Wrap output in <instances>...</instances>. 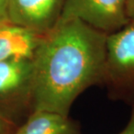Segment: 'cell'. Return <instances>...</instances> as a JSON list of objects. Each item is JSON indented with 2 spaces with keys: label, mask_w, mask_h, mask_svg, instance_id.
I'll return each mask as SVG.
<instances>
[{
  "label": "cell",
  "mask_w": 134,
  "mask_h": 134,
  "mask_svg": "<svg viewBox=\"0 0 134 134\" xmlns=\"http://www.w3.org/2000/svg\"><path fill=\"white\" fill-rule=\"evenodd\" d=\"M106 37L77 18H60L32 58L33 111L69 116L76 98L103 81Z\"/></svg>",
  "instance_id": "6da1fadb"
},
{
  "label": "cell",
  "mask_w": 134,
  "mask_h": 134,
  "mask_svg": "<svg viewBox=\"0 0 134 134\" xmlns=\"http://www.w3.org/2000/svg\"><path fill=\"white\" fill-rule=\"evenodd\" d=\"M102 82L112 99L134 101V19L107 34Z\"/></svg>",
  "instance_id": "7a4b0ae2"
},
{
  "label": "cell",
  "mask_w": 134,
  "mask_h": 134,
  "mask_svg": "<svg viewBox=\"0 0 134 134\" xmlns=\"http://www.w3.org/2000/svg\"><path fill=\"white\" fill-rule=\"evenodd\" d=\"M61 18H77L106 34L119 30L131 20L126 0H65Z\"/></svg>",
  "instance_id": "3957f363"
},
{
  "label": "cell",
  "mask_w": 134,
  "mask_h": 134,
  "mask_svg": "<svg viewBox=\"0 0 134 134\" xmlns=\"http://www.w3.org/2000/svg\"><path fill=\"white\" fill-rule=\"evenodd\" d=\"M65 0H7L8 20L40 34L56 25Z\"/></svg>",
  "instance_id": "277c9868"
},
{
  "label": "cell",
  "mask_w": 134,
  "mask_h": 134,
  "mask_svg": "<svg viewBox=\"0 0 134 134\" xmlns=\"http://www.w3.org/2000/svg\"><path fill=\"white\" fill-rule=\"evenodd\" d=\"M32 59L15 58L0 61V103L15 98H30Z\"/></svg>",
  "instance_id": "5b68a950"
},
{
  "label": "cell",
  "mask_w": 134,
  "mask_h": 134,
  "mask_svg": "<svg viewBox=\"0 0 134 134\" xmlns=\"http://www.w3.org/2000/svg\"><path fill=\"white\" fill-rule=\"evenodd\" d=\"M44 35L15 25L9 20L1 23L0 61L15 58L32 59Z\"/></svg>",
  "instance_id": "8992f818"
},
{
  "label": "cell",
  "mask_w": 134,
  "mask_h": 134,
  "mask_svg": "<svg viewBox=\"0 0 134 134\" xmlns=\"http://www.w3.org/2000/svg\"><path fill=\"white\" fill-rule=\"evenodd\" d=\"M14 134H81L69 116L46 111H33Z\"/></svg>",
  "instance_id": "52a82bcc"
},
{
  "label": "cell",
  "mask_w": 134,
  "mask_h": 134,
  "mask_svg": "<svg viewBox=\"0 0 134 134\" xmlns=\"http://www.w3.org/2000/svg\"><path fill=\"white\" fill-rule=\"evenodd\" d=\"M132 107L131 111L130 119L128 120L127 124L125 125L124 129L118 133V134H134V101L130 104Z\"/></svg>",
  "instance_id": "ba28073f"
},
{
  "label": "cell",
  "mask_w": 134,
  "mask_h": 134,
  "mask_svg": "<svg viewBox=\"0 0 134 134\" xmlns=\"http://www.w3.org/2000/svg\"><path fill=\"white\" fill-rule=\"evenodd\" d=\"M8 21L7 0H0V24Z\"/></svg>",
  "instance_id": "9c48e42d"
},
{
  "label": "cell",
  "mask_w": 134,
  "mask_h": 134,
  "mask_svg": "<svg viewBox=\"0 0 134 134\" xmlns=\"http://www.w3.org/2000/svg\"><path fill=\"white\" fill-rule=\"evenodd\" d=\"M10 126L6 119L0 115V134H8Z\"/></svg>",
  "instance_id": "30bf717a"
},
{
  "label": "cell",
  "mask_w": 134,
  "mask_h": 134,
  "mask_svg": "<svg viewBox=\"0 0 134 134\" xmlns=\"http://www.w3.org/2000/svg\"><path fill=\"white\" fill-rule=\"evenodd\" d=\"M126 10L130 19H134V0H126Z\"/></svg>",
  "instance_id": "8fae6325"
}]
</instances>
